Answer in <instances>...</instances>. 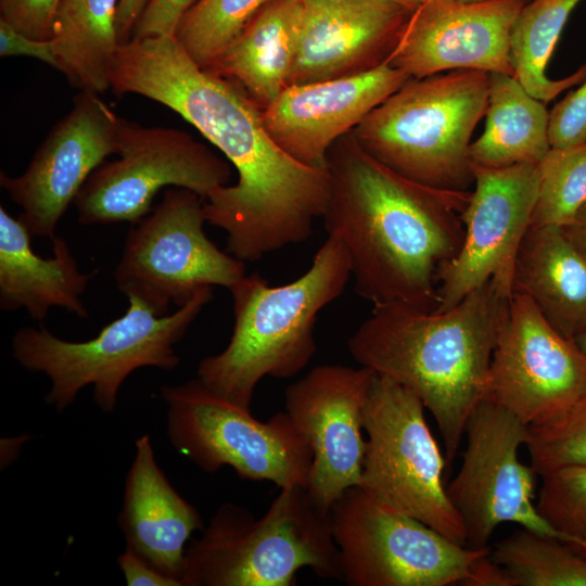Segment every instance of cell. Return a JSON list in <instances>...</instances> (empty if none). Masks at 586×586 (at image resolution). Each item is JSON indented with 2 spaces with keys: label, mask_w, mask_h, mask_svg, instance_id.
<instances>
[{
  "label": "cell",
  "mask_w": 586,
  "mask_h": 586,
  "mask_svg": "<svg viewBox=\"0 0 586 586\" xmlns=\"http://www.w3.org/2000/svg\"><path fill=\"white\" fill-rule=\"evenodd\" d=\"M411 11L393 0H302L288 86L355 76L386 63Z\"/></svg>",
  "instance_id": "20"
},
{
  "label": "cell",
  "mask_w": 586,
  "mask_h": 586,
  "mask_svg": "<svg viewBox=\"0 0 586 586\" xmlns=\"http://www.w3.org/2000/svg\"><path fill=\"white\" fill-rule=\"evenodd\" d=\"M473 190L461 213L463 241L438 276V304L446 310L493 278L512 289L515 257L538 199V164L472 166Z\"/></svg>",
  "instance_id": "16"
},
{
  "label": "cell",
  "mask_w": 586,
  "mask_h": 586,
  "mask_svg": "<svg viewBox=\"0 0 586 586\" xmlns=\"http://www.w3.org/2000/svg\"><path fill=\"white\" fill-rule=\"evenodd\" d=\"M0 55L28 56L60 71V62L53 40L28 37L3 21H0Z\"/></svg>",
  "instance_id": "36"
},
{
  "label": "cell",
  "mask_w": 586,
  "mask_h": 586,
  "mask_svg": "<svg viewBox=\"0 0 586 586\" xmlns=\"http://www.w3.org/2000/svg\"><path fill=\"white\" fill-rule=\"evenodd\" d=\"M341 581L349 586H450L463 582L488 547L459 545L387 508L359 486L330 509Z\"/></svg>",
  "instance_id": "11"
},
{
  "label": "cell",
  "mask_w": 586,
  "mask_h": 586,
  "mask_svg": "<svg viewBox=\"0 0 586 586\" xmlns=\"http://www.w3.org/2000/svg\"><path fill=\"white\" fill-rule=\"evenodd\" d=\"M374 377L364 366L321 365L285 390V412L313 453L306 488L326 511L360 484L364 408Z\"/></svg>",
  "instance_id": "15"
},
{
  "label": "cell",
  "mask_w": 586,
  "mask_h": 586,
  "mask_svg": "<svg viewBox=\"0 0 586 586\" xmlns=\"http://www.w3.org/2000/svg\"><path fill=\"white\" fill-rule=\"evenodd\" d=\"M198 0H150L141 14L131 38L175 36L182 15Z\"/></svg>",
  "instance_id": "35"
},
{
  "label": "cell",
  "mask_w": 586,
  "mask_h": 586,
  "mask_svg": "<svg viewBox=\"0 0 586 586\" xmlns=\"http://www.w3.org/2000/svg\"><path fill=\"white\" fill-rule=\"evenodd\" d=\"M212 297V286L203 288L186 305L164 316L128 298L122 317L82 342L60 339L43 327H24L12 339V355L25 369L50 379L46 402L58 411L72 405L84 387L93 385L97 406L112 412L122 384L135 370L156 367L170 371L179 365L174 346Z\"/></svg>",
  "instance_id": "7"
},
{
  "label": "cell",
  "mask_w": 586,
  "mask_h": 586,
  "mask_svg": "<svg viewBox=\"0 0 586 586\" xmlns=\"http://www.w3.org/2000/svg\"><path fill=\"white\" fill-rule=\"evenodd\" d=\"M584 396L586 356L528 296L512 292L489 366L486 398L528 426Z\"/></svg>",
  "instance_id": "14"
},
{
  "label": "cell",
  "mask_w": 586,
  "mask_h": 586,
  "mask_svg": "<svg viewBox=\"0 0 586 586\" xmlns=\"http://www.w3.org/2000/svg\"><path fill=\"white\" fill-rule=\"evenodd\" d=\"M119 0H61L52 36L62 72L81 91L105 92L120 46Z\"/></svg>",
  "instance_id": "26"
},
{
  "label": "cell",
  "mask_w": 586,
  "mask_h": 586,
  "mask_svg": "<svg viewBox=\"0 0 586 586\" xmlns=\"http://www.w3.org/2000/svg\"><path fill=\"white\" fill-rule=\"evenodd\" d=\"M484 131L469 148L472 166L539 164L551 149L549 112L512 76L489 74Z\"/></svg>",
  "instance_id": "25"
},
{
  "label": "cell",
  "mask_w": 586,
  "mask_h": 586,
  "mask_svg": "<svg viewBox=\"0 0 586 586\" xmlns=\"http://www.w3.org/2000/svg\"><path fill=\"white\" fill-rule=\"evenodd\" d=\"M117 563L128 586H181L179 581L128 549L117 557Z\"/></svg>",
  "instance_id": "37"
},
{
  "label": "cell",
  "mask_w": 586,
  "mask_h": 586,
  "mask_svg": "<svg viewBox=\"0 0 586 586\" xmlns=\"http://www.w3.org/2000/svg\"><path fill=\"white\" fill-rule=\"evenodd\" d=\"M123 118L100 99L80 91L71 111L41 142L25 171L0 174V184L16 203L31 235L53 238L56 226L89 176L117 154Z\"/></svg>",
  "instance_id": "17"
},
{
  "label": "cell",
  "mask_w": 586,
  "mask_h": 586,
  "mask_svg": "<svg viewBox=\"0 0 586 586\" xmlns=\"http://www.w3.org/2000/svg\"><path fill=\"white\" fill-rule=\"evenodd\" d=\"M204 202L191 190L170 187L128 230L113 276L120 292L156 316L186 305L203 288L229 289L246 275L243 260L207 238Z\"/></svg>",
  "instance_id": "10"
},
{
  "label": "cell",
  "mask_w": 586,
  "mask_h": 586,
  "mask_svg": "<svg viewBox=\"0 0 586 586\" xmlns=\"http://www.w3.org/2000/svg\"><path fill=\"white\" fill-rule=\"evenodd\" d=\"M271 0H198L180 18L175 38L207 67Z\"/></svg>",
  "instance_id": "29"
},
{
  "label": "cell",
  "mask_w": 586,
  "mask_h": 586,
  "mask_svg": "<svg viewBox=\"0 0 586 586\" xmlns=\"http://www.w3.org/2000/svg\"><path fill=\"white\" fill-rule=\"evenodd\" d=\"M118 525L126 548L182 586L187 543L203 530L199 510L170 484L158 467L149 435L135 443L125 479Z\"/></svg>",
  "instance_id": "21"
},
{
  "label": "cell",
  "mask_w": 586,
  "mask_h": 586,
  "mask_svg": "<svg viewBox=\"0 0 586 586\" xmlns=\"http://www.w3.org/2000/svg\"><path fill=\"white\" fill-rule=\"evenodd\" d=\"M461 585L464 586H515L508 571L497 563L491 552L480 557L471 566Z\"/></svg>",
  "instance_id": "38"
},
{
  "label": "cell",
  "mask_w": 586,
  "mask_h": 586,
  "mask_svg": "<svg viewBox=\"0 0 586 586\" xmlns=\"http://www.w3.org/2000/svg\"><path fill=\"white\" fill-rule=\"evenodd\" d=\"M341 581L330 511L302 485L281 487L263 517L224 504L186 550L182 586H293L300 569Z\"/></svg>",
  "instance_id": "5"
},
{
  "label": "cell",
  "mask_w": 586,
  "mask_h": 586,
  "mask_svg": "<svg viewBox=\"0 0 586 586\" xmlns=\"http://www.w3.org/2000/svg\"><path fill=\"white\" fill-rule=\"evenodd\" d=\"M515 586H586V555L566 542L520 527L491 550Z\"/></svg>",
  "instance_id": "28"
},
{
  "label": "cell",
  "mask_w": 586,
  "mask_h": 586,
  "mask_svg": "<svg viewBox=\"0 0 586 586\" xmlns=\"http://www.w3.org/2000/svg\"><path fill=\"white\" fill-rule=\"evenodd\" d=\"M302 0H271L205 69L239 84L263 111L288 87Z\"/></svg>",
  "instance_id": "24"
},
{
  "label": "cell",
  "mask_w": 586,
  "mask_h": 586,
  "mask_svg": "<svg viewBox=\"0 0 586 586\" xmlns=\"http://www.w3.org/2000/svg\"><path fill=\"white\" fill-rule=\"evenodd\" d=\"M538 169V199L530 227H562L586 203V142L551 148Z\"/></svg>",
  "instance_id": "30"
},
{
  "label": "cell",
  "mask_w": 586,
  "mask_h": 586,
  "mask_svg": "<svg viewBox=\"0 0 586 586\" xmlns=\"http://www.w3.org/2000/svg\"><path fill=\"white\" fill-rule=\"evenodd\" d=\"M512 292L528 296L569 340L586 328V254L560 226L530 227L519 247Z\"/></svg>",
  "instance_id": "23"
},
{
  "label": "cell",
  "mask_w": 586,
  "mask_h": 586,
  "mask_svg": "<svg viewBox=\"0 0 586 586\" xmlns=\"http://www.w3.org/2000/svg\"><path fill=\"white\" fill-rule=\"evenodd\" d=\"M579 351L586 356V328L581 331L573 340Z\"/></svg>",
  "instance_id": "41"
},
{
  "label": "cell",
  "mask_w": 586,
  "mask_h": 586,
  "mask_svg": "<svg viewBox=\"0 0 586 586\" xmlns=\"http://www.w3.org/2000/svg\"><path fill=\"white\" fill-rule=\"evenodd\" d=\"M331 178L322 215L340 239L359 296L373 307L434 310L438 276L463 241L461 213L470 191L432 189L393 171L348 132L327 155Z\"/></svg>",
  "instance_id": "2"
},
{
  "label": "cell",
  "mask_w": 586,
  "mask_h": 586,
  "mask_svg": "<svg viewBox=\"0 0 586 586\" xmlns=\"http://www.w3.org/2000/svg\"><path fill=\"white\" fill-rule=\"evenodd\" d=\"M395 2H398L411 10L416 9L420 3H422L424 0H393Z\"/></svg>",
  "instance_id": "42"
},
{
  "label": "cell",
  "mask_w": 586,
  "mask_h": 586,
  "mask_svg": "<svg viewBox=\"0 0 586 586\" xmlns=\"http://www.w3.org/2000/svg\"><path fill=\"white\" fill-rule=\"evenodd\" d=\"M160 397L170 444L201 470L229 466L241 479L307 487L313 453L285 411L259 421L198 378L163 386Z\"/></svg>",
  "instance_id": "9"
},
{
  "label": "cell",
  "mask_w": 586,
  "mask_h": 586,
  "mask_svg": "<svg viewBox=\"0 0 586 586\" xmlns=\"http://www.w3.org/2000/svg\"><path fill=\"white\" fill-rule=\"evenodd\" d=\"M538 512L586 555V467H565L540 475Z\"/></svg>",
  "instance_id": "32"
},
{
  "label": "cell",
  "mask_w": 586,
  "mask_h": 586,
  "mask_svg": "<svg viewBox=\"0 0 586 586\" xmlns=\"http://www.w3.org/2000/svg\"><path fill=\"white\" fill-rule=\"evenodd\" d=\"M150 0H119L116 29L119 43L131 39L133 29Z\"/></svg>",
  "instance_id": "39"
},
{
  "label": "cell",
  "mask_w": 586,
  "mask_h": 586,
  "mask_svg": "<svg viewBox=\"0 0 586 586\" xmlns=\"http://www.w3.org/2000/svg\"><path fill=\"white\" fill-rule=\"evenodd\" d=\"M463 434L462 462L446 492L462 522L467 547H487L506 522L570 544L538 512L537 473L519 459L527 425L485 398L470 415Z\"/></svg>",
  "instance_id": "13"
},
{
  "label": "cell",
  "mask_w": 586,
  "mask_h": 586,
  "mask_svg": "<svg viewBox=\"0 0 586 586\" xmlns=\"http://www.w3.org/2000/svg\"><path fill=\"white\" fill-rule=\"evenodd\" d=\"M526 447L537 475L586 467V396L555 417L527 426Z\"/></svg>",
  "instance_id": "31"
},
{
  "label": "cell",
  "mask_w": 586,
  "mask_h": 586,
  "mask_svg": "<svg viewBox=\"0 0 586 586\" xmlns=\"http://www.w3.org/2000/svg\"><path fill=\"white\" fill-rule=\"evenodd\" d=\"M561 228L570 241L586 254V203Z\"/></svg>",
  "instance_id": "40"
},
{
  "label": "cell",
  "mask_w": 586,
  "mask_h": 586,
  "mask_svg": "<svg viewBox=\"0 0 586 586\" xmlns=\"http://www.w3.org/2000/svg\"><path fill=\"white\" fill-rule=\"evenodd\" d=\"M31 233L0 206V306L3 310L24 308L37 321L51 307H61L88 317L81 295L95 272L82 273L68 243L62 237L52 240L53 256L37 255Z\"/></svg>",
  "instance_id": "22"
},
{
  "label": "cell",
  "mask_w": 586,
  "mask_h": 586,
  "mask_svg": "<svg viewBox=\"0 0 586 586\" xmlns=\"http://www.w3.org/2000/svg\"><path fill=\"white\" fill-rule=\"evenodd\" d=\"M458 1H462V2H475V1H485V0H458Z\"/></svg>",
  "instance_id": "43"
},
{
  "label": "cell",
  "mask_w": 586,
  "mask_h": 586,
  "mask_svg": "<svg viewBox=\"0 0 586 586\" xmlns=\"http://www.w3.org/2000/svg\"><path fill=\"white\" fill-rule=\"evenodd\" d=\"M409 79L405 72L384 63L355 76L290 85L263 110L264 124L294 160L324 168L332 144Z\"/></svg>",
  "instance_id": "19"
},
{
  "label": "cell",
  "mask_w": 586,
  "mask_h": 586,
  "mask_svg": "<svg viewBox=\"0 0 586 586\" xmlns=\"http://www.w3.org/2000/svg\"><path fill=\"white\" fill-rule=\"evenodd\" d=\"M582 0H528L517 16L510 34L513 77L542 102L586 79V64L573 74L552 79L547 75L549 59L563 27Z\"/></svg>",
  "instance_id": "27"
},
{
  "label": "cell",
  "mask_w": 586,
  "mask_h": 586,
  "mask_svg": "<svg viewBox=\"0 0 586 586\" xmlns=\"http://www.w3.org/2000/svg\"><path fill=\"white\" fill-rule=\"evenodd\" d=\"M489 74L450 71L411 78L351 132L398 175L449 192L474 183L471 136L485 116Z\"/></svg>",
  "instance_id": "6"
},
{
  "label": "cell",
  "mask_w": 586,
  "mask_h": 586,
  "mask_svg": "<svg viewBox=\"0 0 586 586\" xmlns=\"http://www.w3.org/2000/svg\"><path fill=\"white\" fill-rule=\"evenodd\" d=\"M411 391L375 373L362 417L366 451L359 487L383 506L415 518L467 546L446 492L447 466Z\"/></svg>",
  "instance_id": "8"
},
{
  "label": "cell",
  "mask_w": 586,
  "mask_h": 586,
  "mask_svg": "<svg viewBox=\"0 0 586 586\" xmlns=\"http://www.w3.org/2000/svg\"><path fill=\"white\" fill-rule=\"evenodd\" d=\"M528 0H424L413 9L386 64L411 78L450 71L513 76L512 25Z\"/></svg>",
  "instance_id": "18"
},
{
  "label": "cell",
  "mask_w": 586,
  "mask_h": 586,
  "mask_svg": "<svg viewBox=\"0 0 586 586\" xmlns=\"http://www.w3.org/2000/svg\"><path fill=\"white\" fill-rule=\"evenodd\" d=\"M551 148L586 142V79L549 112Z\"/></svg>",
  "instance_id": "33"
},
{
  "label": "cell",
  "mask_w": 586,
  "mask_h": 586,
  "mask_svg": "<svg viewBox=\"0 0 586 586\" xmlns=\"http://www.w3.org/2000/svg\"><path fill=\"white\" fill-rule=\"evenodd\" d=\"M349 277L348 254L333 235L293 282L270 286L258 272L242 277L228 289L234 315L230 341L222 352L200 361L198 379L251 410L254 390L264 377L291 378L310 361L317 315L342 294Z\"/></svg>",
  "instance_id": "4"
},
{
  "label": "cell",
  "mask_w": 586,
  "mask_h": 586,
  "mask_svg": "<svg viewBox=\"0 0 586 586\" xmlns=\"http://www.w3.org/2000/svg\"><path fill=\"white\" fill-rule=\"evenodd\" d=\"M110 85L116 94H140L179 114L235 169L237 182L215 189L204 202L206 221L227 232L229 254L255 262L313 234L330 195L328 168L285 153L245 90L200 67L175 36L120 44Z\"/></svg>",
  "instance_id": "1"
},
{
  "label": "cell",
  "mask_w": 586,
  "mask_h": 586,
  "mask_svg": "<svg viewBox=\"0 0 586 586\" xmlns=\"http://www.w3.org/2000/svg\"><path fill=\"white\" fill-rule=\"evenodd\" d=\"M61 0H0V21L35 39H50Z\"/></svg>",
  "instance_id": "34"
},
{
  "label": "cell",
  "mask_w": 586,
  "mask_h": 586,
  "mask_svg": "<svg viewBox=\"0 0 586 586\" xmlns=\"http://www.w3.org/2000/svg\"><path fill=\"white\" fill-rule=\"evenodd\" d=\"M512 289L493 278L446 310L375 306L348 340L353 358L411 391L437 424L449 466L466 423L486 398Z\"/></svg>",
  "instance_id": "3"
},
{
  "label": "cell",
  "mask_w": 586,
  "mask_h": 586,
  "mask_svg": "<svg viewBox=\"0 0 586 586\" xmlns=\"http://www.w3.org/2000/svg\"><path fill=\"white\" fill-rule=\"evenodd\" d=\"M117 154L89 176L75 198L80 224H132L152 211L163 188H184L206 200L231 179L228 162L174 128L143 127L123 118Z\"/></svg>",
  "instance_id": "12"
}]
</instances>
